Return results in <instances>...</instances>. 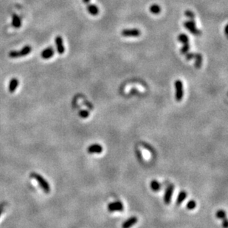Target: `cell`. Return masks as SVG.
Masks as SVG:
<instances>
[{"mask_svg": "<svg viewBox=\"0 0 228 228\" xmlns=\"http://www.w3.org/2000/svg\"><path fill=\"white\" fill-rule=\"evenodd\" d=\"M30 177L34 178L35 180H36L37 182L39 183V186L42 188V190H44V192H45L46 193H49L50 191V185H49L48 182L43 178L41 175H39L36 173H32L30 174Z\"/></svg>", "mask_w": 228, "mask_h": 228, "instance_id": "cell-1", "label": "cell"}, {"mask_svg": "<svg viewBox=\"0 0 228 228\" xmlns=\"http://www.w3.org/2000/svg\"><path fill=\"white\" fill-rule=\"evenodd\" d=\"M32 51V47L30 45H26L25 47L22 48V50H20L19 51H17V50H12V51L9 52L8 56L9 57L12 58V59H15V58H18V57H25V56H28V54H30V52Z\"/></svg>", "mask_w": 228, "mask_h": 228, "instance_id": "cell-2", "label": "cell"}, {"mask_svg": "<svg viewBox=\"0 0 228 228\" xmlns=\"http://www.w3.org/2000/svg\"><path fill=\"white\" fill-rule=\"evenodd\" d=\"M175 90H176V93H175V98L177 102H181L184 96V88H183V83L181 80L177 79L174 82Z\"/></svg>", "mask_w": 228, "mask_h": 228, "instance_id": "cell-3", "label": "cell"}, {"mask_svg": "<svg viewBox=\"0 0 228 228\" xmlns=\"http://www.w3.org/2000/svg\"><path fill=\"white\" fill-rule=\"evenodd\" d=\"M184 27L187 30H189L192 34L195 36H200L202 33H201V30L196 28V25L194 19H190V21L185 22H184Z\"/></svg>", "mask_w": 228, "mask_h": 228, "instance_id": "cell-4", "label": "cell"}, {"mask_svg": "<svg viewBox=\"0 0 228 228\" xmlns=\"http://www.w3.org/2000/svg\"><path fill=\"white\" fill-rule=\"evenodd\" d=\"M141 34V31L137 28L123 29L121 31V35L124 37H137Z\"/></svg>", "mask_w": 228, "mask_h": 228, "instance_id": "cell-5", "label": "cell"}, {"mask_svg": "<svg viewBox=\"0 0 228 228\" xmlns=\"http://www.w3.org/2000/svg\"><path fill=\"white\" fill-rule=\"evenodd\" d=\"M123 205L120 202H114L109 203L107 207V209L109 212H118L123 210Z\"/></svg>", "mask_w": 228, "mask_h": 228, "instance_id": "cell-6", "label": "cell"}, {"mask_svg": "<svg viewBox=\"0 0 228 228\" xmlns=\"http://www.w3.org/2000/svg\"><path fill=\"white\" fill-rule=\"evenodd\" d=\"M173 190H174V187H173V185H170L166 189V193H165L164 195V202L166 203V205H170L171 204Z\"/></svg>", "mask_w": 228, "mask_h": 228, "instance_id": "cell-7", "label": "cell"}, {"mask_svg": "<svg viewBox=\"0 0 228 228\" xmlns=\"http://www.w3.org/2000/svg\"><path fill=\"white\" fill-rule=\"evenodd\" d=\"M55 42L58 53L59 54H61V55L64 54L65 52V47H64V40H63L62 37L61 36H57L55 39Z\"/></svg>", "mask_w": 228, "mask_h": 228, "instance_id": "cell-8", "label": "cell"}, {"mask_svg": "<svg viewBox=\"0 0 228 228\" xmlns=\"http://www.w3.org/2000/svg\"><path fill=\"white\" fill-rule=\"evenodd\" d=\"M87 152L90 154H101L103 152V147L99 144H91L87 149Z\"/></svg>", "mask_w": 228, "mask_h": 228, "instance_id": "cell-9", "label": "cell"}, {"mask_svg": "<svg viewBox=\"0 0 228 228\" xmlns=\"http://www.w3.org/2000/svg\"><path fill=\"white\" fill-rule=\"evenodd\" d=\"M54 54H55V50L52 48V47H48L42 52L41 56H42V59L47 60V59H50V58L53 57Z\"/></svg>", "mask_w": 228, "mask_h": 228, "instance_id": "cell-10", "label": "cell"}, {"mask_svg": "<svg viewBox=\"0 0 228 228\" xmlns=\"http://www.w3.org/2000/svg\"><path fill=\"white\" fill-rule=\"evenodd\" d=\"M137 221H138V219L135 216L129 218V219H127V220L122 224V228H131L132 226L134 225V224L137 222Z\"/></svg>", "mask_w": 228, "mask_h": 228, "instance_id": "cell-11", "label": "cell"}, {"mask_svg": "<svg viewBox=\"0 0 228 228\" xmlns=\"http://www.w3.org/2000/svg\"><path fill=\"white\" fill-rule=\"evenodd\" d=\"M18 86V80L16 78H13L9 82V85H8V91L10 93H13L16 91V88Z\"/></svg>", "mask_w": 228, "mask_h": 228, "instance_id": "cell-12", "label": "cell"}, {"mask_svg": "<svg viewBox=\"0 0 228 228\" xmlns=\"http://www.w3.org/2000/svg\"><path fill=\"white\" fill-rule=\"evenodd\" d=\"M12 25L15 28H19L22 26V20L18 15L13 14L12 16Z\"/></svg>", "mask_w": 228, "mask_h": 228, "instance_id": "cell-13", "label": "cell"}, {"mask_svg": "<svg viewBox=\"0 0 228 228\" xmlns=\"http://www.w3.org/2000/svg\"><path fill=\"white\" fill-rule=\"evenodd\" d=\"M87 11L92 16H96L99 13V8H98L95 5H89L87 6Z\"/></svg>", "mask_w": 228, "mask_h": 228, "instance_id": "cell-14", "label": "cell"}, {"mask_svg": "<svg viewBox=\"0 0 228 228\" xmlns=\"http://www.w3.org/2000/svg\"><path fill=\"white\" fill-rule=\"evenodd\" d=\"M195 67L196 69H200L202 64V61H203V58L201 54H195Z\"/></svg>", "mask_w": 228, "mask_h": 228, "instance_id": "cell-15", "label": "cell"}, {"mask_svg": "<svg viewBox=\"0 0 228 228\" xmlns=\"http://www.w3.org/2000/svg\"><path fill=\"white\" fill-rule=\"evenodd\" d=\"M150 188L153 191L158 192L161 189V185L159 181H156V180H153L150 183Z\"/></svg>", "mask_w": 228, "mask_h": 228, "instance_id": "cell-16", "label": "cell"}, {"mask_svg": "<svg viewBox=\"0 0 228 228\" xmlns=\"http://www.w3.org/2000/svg\"><path fill=\"white\" fill-rule=\"evenodd\" d=\"M187 198V193L185 191H181L179 193L176 199V205H180L184 202V200Z\"/></svg>", "mask_w": 228, "mask_h": 228, "instance_id": "cell-17", "label": "cell"}, {"mask_svg": "<svg viewBox=\"0 0 228 228\" xmlns=\"http://www.w3.org/2000/svg\"><path fill=\"white\" fill-rule=\"evenodd\" d=\"M149 11H150L151 13H153V14H156V15L159 14V13L161 12V8L159 5L154 4L150 6V8H149Z\"/></svg>", "mask_w": 228, "mask_h": 228, "instance_id": "cell-18", "label": "cell"}, {"mask_svg": "<svg viewBox=\"0 0 228 228\" xmlns=\"http://www.w3.org/2000/svg\"><path fill=\"white\" fill-rule=\"evenodd\" d=\"M178 41L180 43L183 44L189 43V38H188V36L185 33H180L178 36Z\"/></svg>", "mask_w": 228, "mask_h": 228, "instance_id": "cell-19", "label": "cell"}, {"mask_svg": "<svg viewBox=\"0 0 228 228\" xmlns=\"http://www.w3.org/2000/svg\"><path fill=\"white\" fill-rule=\"evenodd\" d=\"M189 50H190L189 43H185V44H183V47H182V48L180 49V53H181V54H183V55H185L187 53L189 52Z\"/></svg>", "mask_w": 228, "mask_h": 228, "instance_id": "cell-20", "label": "cell"}, {"mask_svg": "<svg viewBox=\"0 0 228 228\" xmlns=\"http://www.w3.org/2000/svg\"><path fill=\"white\" fill-rule=\"evenodd\" d=\"M196 207V203L194 200H190L186 205L187 209L189 210H193V209H195Z\"/></svg>", "mask_w": 228, "mask_h": 228, "instance_id": "cell-21", "label": "cell"}, {"mask_svg": "<svg viewBox=\"0 0 228 228\" xmlns=\"http://www.w3.org/2000/svg\"><path fill=\"white\" fill-rule=\"evenodd\" d=\"M216 217L218 218V219H224L226 218V212L223 210H220L216 212Z\"/></svg>", "mask_w": 228, "mask_h": 228, "instance_id": "cell-22", "label": "cell"}, {"mask_svg": "<svg viewBox=\"0 0 228 228\" xmlns=\"http://www.w3.org/2000/svg\"><path fill=\"white\" fill-rule=\"evenodd\" d=\"M89 112L86 110H81L79 112V116H81V118L86 119L87 117H89Z\"/></svg>", "mask_w": 228, "mask_h": 228, "instance_id": "cell-23", "label": "cell"}, {"mask_svg": "<svg viewBox=\"0 0 228 228\" xmlns=\"http://www.w3.org/2000/svg\"><path fill=\"white\" fill-rule=\"evenodd\" d=\"M185 14L187 17L190 19H194L195 15H194V13H193V12H192L191 11L188 10V11H186L185 12Z\"/></svg>", "mask_w": 228, "mask_h": 228, "instance_id": "cell-24", "label": "cell"}, {"mask_svg": "<svg viewBox=\"0 0 228 228\" xmlns=\"http://www.w3.org/2000/svg\"><path fill=\"white\" fill-rule=\"evenodd\" d=\"M194 57H195V54H194V53H189V52H188L186 54H185V59H186L188 61L191 60V59H194Z\"/></svg>", "mask_w": 228, "mask_h": 228, "instance_id": "cell-25", "label": "cell"}, {"mask_svg": "<svg viewBox=\"0 0 228 228\" xmlns=\"http://www.w3.org/2000/svg\"><path fill=\"white\" fill-rule=\"evenodd\" d=\"M222 226L224 228H227L228 224H227V220L226 219H223V222H222Z\"/></svg>", "mask_w": 228, "mask_h": 228, "instance_id": "cell-26", "label": "cell"}, {"mask_svg": "<svg viewBox=\"0 0 228 228\" xmlns=\"http://www.w3.org/2000/svg\"><path fill=\"white\" fill-rule=\"evenodd\" d=\"M90 0H83V2H84V3H85V4H88V3L89 2Z\"/></svg>", "mask_w": 228, "mask_h": 228, "instance_id": "cell-27", "label": "cell"}, {"mask_svg": "<svg viewBox=\"0 0 228 228\" xmlns=\"http://www.w3.org/2000/svg\"><path fill=\"white\" fill-rule=\"evenodd\" d=\"M227 25H226V27H225V33H226V35H227Z\"/></svg>", "mask_w": 228, "mask_h": 228, "instance_id": "cell-28", "label": "cell"}, {"mask_svg": "<svg viewBox=\"0 0 228 228\" xmlns=\"http://www.w3.org/2000/svg\"><path fill=\"white\" fill-rule=\"evenodd\" d=\"M2 207H0V215L2 213Z\"/></svg>", "mask_w": 228, "mask_h": 228, "instance_id": "cell-29", "label": "cell"}]
</instances>
